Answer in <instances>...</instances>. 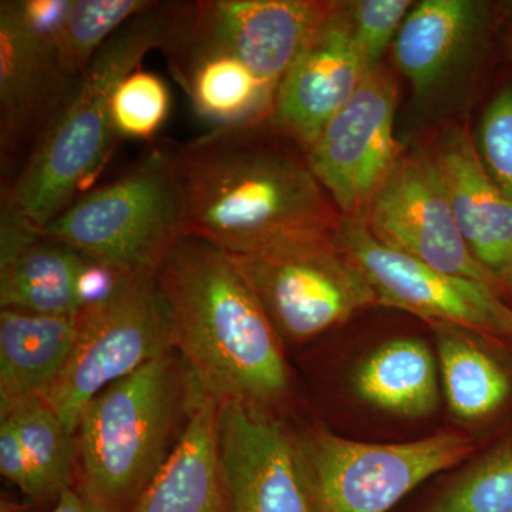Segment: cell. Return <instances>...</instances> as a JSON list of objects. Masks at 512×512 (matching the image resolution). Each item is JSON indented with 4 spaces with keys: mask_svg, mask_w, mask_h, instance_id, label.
<instances>
[{
    "mask_svg": "<svg viewBox=\"0 0 512 512\" xmlns=\"http://www.w3.org/2000/svg\"><path fill=\"white\" fill-rule=\"evenodd\" d=\"M410 0H357L345 3L346 18L367 72L380 66L412 10Z\"/></svg>",
    "mask_w": 512,
    "mask_h": 512,
    "instance_id": "obj_28",
    "label": "cell"
},
{
    "mask_svg": "<svg viewBox=\"0 0 512 512\" xmlns=\"http://www.w3.org/2000/svg\"><path fill=\"white\" fill-rule=\"evenodd\" d=\"M171 94L156 73L138 69L128 74L113 96V127L119 138L151 141L170 113Z\"/></svg>",
    "mask_w": 512,
    "mask_h": 512,
    "instance_id": "obj_27",
    "label": "cell"
},
{
    "mask_svg": "<svg viewBox=\"0 0 512 512\" xmlns=\"http://www.w3.org/2000/svg\"><path fill=\"white\" fill-rule=\"evenodd\" d=\"M153 3L147 0H74L57 47V60L64 73L79 79L101 47Z\"/></svg>",
    "mask_w": 512,
    "mask_h": 512,
    "instance_id": "obj_25",
    "label": "cell"
},
{
    "mask_svg": "<svg viewBox=\"0 0 512 512\" xmlns=\"http://www.w3.org/2000/svg\"><path fill=\"white\" fill-rule=\"evenodd\" d=\"M200 394L175 349L111 384L87 404L74 431L73 487L103 512H130Z\"/></svg>",
    "mask_w": 512,
    "mask_h": 512,
    "instance_id": "obj_4",
    "label": "cell"
},
{
    "mask_svg": "<svg viewBox=\"0 0 512 512\" xmlns=\"http://www.w3.org/2000/svg\"><path fill=\"white\" fill-rule=\"evenodd\" d=\"M397 86L382 66L305 150L316 180L342 217L363 220L403 150L394 137Z\"/></svg>",
    "mask_w": 512,
    "mask_h": 512,
    "instance_id": "obj_10",
    "label": "cell"
},
{
    "mask_svg": "<svg viewBox=\"0 0 512 512\" xmlns=\"http://www.w3.org/2000/svg\"><path fill=\"white\" fill-rule=\"evenodd\" d=\"M430 156L471 254L497 281H512V201L488 173L477 146L466 131L450 130Z\"/></svg>",
    "mask_w": 512,
    "mask_h": 512,
    "instance_id": "obj_17",
    "label": "cell"
},
{
    "mask_svg": "<svg viewBox=\"0 0 512 512\" xmlns=\"http://www.w3.org/2000/svg\"><path fill=\"white\" fill-rule=\"evenodd\" d=\"M218 414L220 404L201 393L173 451L130 512H229Z\"/></svg>",
    "mask_w": 512,
    "mask_h": 512,
    "instance_id": "obj_19",
    "label": "cell"
},
{
    "mask_svg": "<svg viewBox=\"0 0 512 512\" xmlns=\"http://www.w3.org/2000/svg\"><path fill=\"white\" fill-rule=\"evenodd\" d=\"M0 512H22L9 501H2ZM50 512H103L83 497L76 488L63 491L55 501V507Z\"/></svg>",
    "mask_w": 512,
    "mask_h": 512,
    "instance_id": "obj_31",
    "label": "cell"
},
{
    "mask_svg": "<svg viewBox=\"0 0 512 512\" xmlns=\"http://www.w3.org/2000/svg\"><path fill=\"white\" fill-rule=\"evenodd\" d=\"M19 441L30 474V500H57L73 487L74 433L45 402L22 404L0 417Z\"/></svg>",
    "mask_w": 512,
    "mask_h": 512,
    "instance_id": "obj_24",
    "label": "cell"
},
{
    "mask_svg": "<svg viewBox=\"0 0 512 512\" xmlns=\"http://www.w3.org/2000/svg\"><path fill=\"white\" fill-rule=\"evenodd\" d=\"M161 50L195 113L212 130L271 120L278 87L262 80L244 63L178 35L175 23Z\"/></svg>",
    "mask_w": 512,
    "mask_h": 512,
    "instance_id": "obj_18",
    "label": "cell"
},
{
    "mask_svg": "<svg viewBox=\"0 0 512 512\" xmlns=\"http://www.w3.org/2000/svg\"><path fill=\"white\" fill-rule=\"evenodd\" d=\"M77 318L72 353L43 399L73 433L94 397L174 350L173 320L156 276L124 282Z\"/></svg>",
    "mask_w": 512,
    "mask_h": 512,
    "instance_id": "obj_6",
    "label": "cell"
},
{
    "mask_svg": "<svg viewBox=\"0 0 512 512\" xmlns=\"http://www.w3.org/2000/svg\"><path fill=\"white\" fill-rule=\"evenodd\" d=\"M228 256L281 340L308 342L376 303L336 238L275 254Z\"/></svg>",
    "mask_w": 512,
    "mask_h": 512,
    "instance_id": "obj_8",
    "label": "cell"
},
{
    "mask_svg": "<svg viewBox=\"0 0 512 512\" xmlns=\"http://www.w3.org/2000/svg\"><path fill=\"white\" fill-rule=\"evenodd\" d=\"M427 512H512V441L468 468Z\"/></svg>",
    "mask_w": 512,
    "mask_h": 512,
    "instance_id": "obj_26",
    "label": "cell"
},
{
    "mask_svg": "<svg viewBox=\"0 0 512 512\" xmlns=\"http://www.w3.org/2000/svg\"><path fill=\"white\" fill-rule=\"evenodd\" d=\"M355 384L367 403L400 416H427L439 402L436 362L419 339L393 340L377 349L357 370Z\"/></svg>",
    "mask_w": 512,
    "mask_h": 512,
    "instance_id": "obj_22",
    "label": "cell"
},
{
    "mask_svg": "<svg viewBox=\"0 0 512 512\" xmlns=\"http://www.w3.org/2000/svg\"><path fill=\"white\" fill-rule=\"evenodd\" d=\"M316 512H389L410 491L473 450L463 434L379 444L315 430L301 440Z\"/></svg>",
    "mask_w": 512,
    "mask_h": 512,
    "instance_id": "obj_7",
    "label": "cell"
},
{
    "mask_svg": "<svg viewBox=\"0 0 512 512\" xmlns=\"http://www.w3.org/2000/svg\"><path fill=\"white\" fill-rule=\"evenodd\" d=\"M483 12L471 0H423L410 10L393 43L394 59L416 93H429L473 43Z\"/></svg>",
    "mask_w": 512,
    "mask_h": 512,
    "instance_id": "obj_21",
    "label": "cell"
},
{
    "mask_svg": "<svg viewBox=\"0 0 512 512\" xmlns=\"http://www.w3.org/2000/svg\"><path fill=\"white\" fill-rule=\"evenodd\" d=\"M23 28L43 46L56 52L74 0H12Z\"/></svg>",
    "mask_w": 512,
    "mask_h": 512,
    "instance_id": "obj_30",
    "label": "cell"
},
{
    "mask_svg": "<svg viewBox=\"0 0 512 512\" xmlns=\"http://www.w3.org/2000/svg\"><path fill=\"white\" fill-rule=\"evenodd\" d=\"M43 232L123 278H154L185 237L177 143L153 144L119 177L84 192Z\"/></svg>",
    "mask_w": 512,
    "mask_h": 512,
    "instance_id": "obj_5",
    "label": "cell"
},
{
    "mask_svg": "<svg viewBox=\"0 0 512 512\" xmlns=\"http://www.w3.org/2000/svg\"><path fill=\"white\" fill-rule=\"evenodd\" d=\"M336 241L379 305L413 313L434 325L512 338V309L494 286L446 274L386 247L356 218L342 217Z\"/></svg>",
    "mask_w": 512,
    "mask_h": 512,
    "instance_id": "obj_9",
    "label": "cell"
},
{
    "mask_svg": "<svg viewBox=\"0 0 512 512\" xmlns=\"http://www.w3.org/2000/svg\"><path fill=\"white\" fill-rule=\"evenodd\" d=\"M77 316L0 311V417L45 399L69 360Z\"/></svg>",
    "mask_w": 512,
    "mask_h": 512,
    "instance_id": "obj_20",
    "label": "cell"
},
{
    "mask_svg": "<svg viewBox=\"0 0 512 512\" xmlns=\"http://www.w3.org/2000/svg\"><path fill=\"white\" fill-rule=\"evenodd\" d=\"M362 221L386 247L446 274L497 285L464 241L430 153L403 151Z\"/></svg>",
    "mask_w": 512,
    "mask_h": 512,
    "instance_id": "obj_11",
    "label": "cell"
},
{
    "mask_svg": "<svg viewBox=\"0 0 512 512\" xmlns=\"http://www.w3.org/2000/svg\"><path fill=\"white\" fill-rule=\"evenodd\" d=\"M477 148L488 173L512 201V87H505L488 104Z\"/></svg>",
    "mask_w": 512,
    "mask_h": 512,
    "instance_id": "obj_29",
    "label": "cell"
},
{
    "mask_svg": "<svg viewBox=\"0 0 512 512\" xmlns=\"http://www.w3.org/2000/svg\"><path fill=\"white\" fill-rule=\"evenodd\" d=\"M181 2H154L106 43L5 188L2 205L45 229L109 160L117 137L113 96L154 49H163Z\"/></svg>",
    "mask_w": 512,
    "mask_h": 512,
    "instance_id": "obj_3",
    "label": "cell"
},
{
    "mask_svg": "<svg viewBox=\"0 0 512 512\" xmlns=\"http://www.w3.org/2000/svg\"><path fill=\"white\" fill-rule=\"evenodd\" d=\"M436 326L441 377L451 412L466 421L491 416L510 397V377L493 357L463 335V329Z\"/></svg>",
    "mask_w": 512,
    "mask_h": 512,
    "instance_id": "obj_23",
    "label": "cell"
},
{
    "mask_svg": "<svg viewBox=\"0 0 512 512\" xmlns=\"http://www.w3.org/2000/svg\"><path fill=\"white\" fill-rule=\"evenodd\" d=\"M367 73L345 3H336L282 80L269 123L305 148L352 100Z\"/></svg>",
    "mask_w": 512,
    "mask_h": 512,
    "instance_id": "obj_15",
    "label": "cell"
},
{
    "mask_svg": "<svg viewBox=\"0 0 512 512\" xmlns=\"http://www.w3.org/2000/svg\"><path fill=\"white\" fill-rule=\"evenodd\" d=\"M335 5L318 0L183 2L175 32L234 57L279 90L296 57Z\"/></svg>",
    "mask_w": 512,
    "mask_h": 512,
    "instance_id": "obj_12",
    "label": "cell"
},
{
    "mask_svg": "<svg viewBox=\"0 0 512 512\" xmlns=\"http://www.w3.org/2000/svg\"><path fill=\"white\" fill-rule=\"evenodd\" d=\"M218 447L229 512H316L301 440L272 412L220 404Z\"/></svg>",
    "mask_w": 512,
    "mask_h": 512,
    "instance_id": "obj_13",
    "label": "cell"
},
{
    "mask_svg": "<svg viewBox=\"0 0 512 512\" xmlns=\"http://www.w3.org/2000/svg\"><path fill=\"white\" fill-rule=\"evenodd\" d=\"M174 349L198 389L218 404L272 412L291 390L282 340L227 252L184 237L156 274Z\"/></svg>",
    "mask_w": 512,
    "mask_h": 512,
    "instance_id": "obj_2",
    "label": "cell"
},
{
    "mask_svg": "<svg viewBox=\"0 0 512 512\" xmlns=\"http://www.w3.org/2000/svg\"><path fill=\"white\" fill-rule=\"evenodd\" d=\"M261 124L215 128L177 144L185 237L244 256L336 238L342 215L305 151L262 140Z\"/></svg>",
    "mask_w": 512,
    "mask_h": 512,
    "instance_id": "obj_1",
    "label": "cell"
},
{
    "mask_svg": "<svg viewBox=\"0 0 512 512\" xmlns=\"http://www.w3.org/2000/svg\"><path fill=\"white\" fill-rule=\"evenodd\" d=\"M77 80L23 28L12 0L0 3V164L12 180Z\"/></svg>",
    "mask_w": 512,
    "mask_h": 512,
    "instance_id": "obj_14",
    "label": "cell"
},
{
    "mask_svg": "<svg viewBox=\"0 0 512 512\" xmlns=\"http://www.w3.org/2000/svg\"><path fill=\"white\" fill-rule=\"evenodd\" d=\"M90 259L47 237L6 205L0 212V306L77 316L83 311V281Z\"/></svg>",
    "mask_w": 512,
    "mask_h": 512,
    "instance_id": "obj_16",
    "label": "cell"
}]
</instances>
